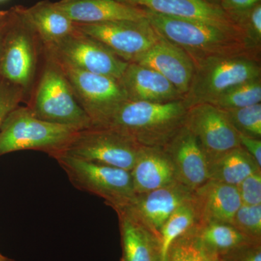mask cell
<instances>
[{"instance_id":"obj_24","label":"cell","mask_w":261,"mask_h":261,"mask_svg":"<svg viewBox=\"0 0 261 261\" xmlns=\"http://www.w3.org/2000/svg\"><path fill=\"white\" fill-rule=\"evenodd\" d=\"M195 231L204 247L216 256L244 244L260 241L245 236L228 223L208 222L197 224Z\"/></svg>"},{"instance_id":"obj_39","label":"cell","mask_w":261,"mask_h":261,"mask_svg":"<svg viewBox=\"0 0 261 261\" xmlns=\"http://www.w3.org/2000/svg\"><path fill=\"white\" fill-rule=\"evenodd\" d=\"M0 1H3V0H0Z\"/></svg>"},{"instance_id":"obj_8","label":"cell","mask_w":261,"mask_h":261,"mask_svg":"<svg viewBox=\"0 0 261 261\" xmlns=\"http://www.w3.org/2000/svg\"><path fill=\"white\" fill-rule=\"evenodd\" d=\"M53 60L64 73L77 100L90 118L92 126H102L116 108L128 99L119 80Z\"/></svg>"},{"instance_id":"obj_10","label":"cell","mask_w":261,"mask_h":261,"mask_svg":"<svg viewBox=\"0 0 261 261\" xmlns=\"http://www.w3.org/2000/svg\"><path fill=\"white\" fill-rule=\"evenodd\" d=\"M13 10V18L0 59V77L27 93L35 75L39 38L25 18L23 7H15Z\"/></svg>"},{"instance_id":"obj_28","label":"cell","mask_w":261,"mask_h":261,"mask_svg":"<svg viewBox=\"0 0 261 261\" xmlns=\"http://www.w3.org/2000/svg\"><path fill=\"white\" fill-rule=\"evenodd\" d=\"M224 111L228 121L238 134L261 139L260 103Z\"/></svg>"},{"instance_id":"obj_37","label":"cell","mask_w":261,"mask_h":261,"mask_svg":"<svg viewBox=\"0 0 261 261\" xmlns=\"http://www.w3.org/2000/svg\"><path fill=\"white\" fill-rule=\"evenodd\" d=\"M0 261H16V260H13V259H12V258H10V257L4 256V255H2V254H0Z\"/></svg>"},{"instance_id":"obj_27","label":"cell","mask_w":261,"mask_h":261,"mask_svg":"<svg viewBox=\"0 0 261 261\" xmlns=\"http://www.w3.org/2000/svg\"><path fill=\"white\" fill-rule=\"evenodd\" d=\"M195 228L173 240L168 247L165 261H217L196 234Z\"/></svg>"},{"instance_id":"obj_17","label":"cell","mask_w":261,"mask_h":261,"mask_svg":"<svg viewBox=\"0 0 261 261\" xmlns=\"http://www.w3.org/2000/svg\"><path fill=\"white\" fill-rule=\"evenodd\" d=\"M115 211L121 233V261H165L161 237L126 209Z\"/></svg>"},{"instance_id":"obj_22","label":"cell","mask_w":261,"mask_h":261,"mask_svg":"<svg viewBox=\"0 0 261 261\" xmlns=\"http://www.w3.org/2000/svg\"><path fill=\"white\" fill-rule=\"evenodd\" d=\"M23 14L32 25L43 47L57 42L75 30V23L58 9L54 3L44 0L29 8Z\"/></svg>"},{"instance_id":"obj_12","label":"cell","mask_w":261,"mask_h":261,"mask_svg":"<svg viewBox=\"0 0 261 261\" xmlns=\"http://www.w3.org/2000/svg\"><path fill=\"white\" fill-rule=\"evenodd\" d=\"M184 126L198 140L208 164L240 146L238 132L224 111L213 105L202 103L188 108Z\"/></svg>"},{"instance_id":"obj_35","label":"cell","mask_w":261,"mask_h":261,"mask_svg":"<svg viewBox=\"0 0 261 261\" xmlns=\"http://www.w3.org/2000/svg\"><path fill=\"white\" fill-rule=\"evenodd\" d=\"M261 0H221L219 5L228 14L250 9Z\"/></svg>"},{"instance_id":"obj_14","label":"cell","mask_w":261,"mask_h":261,"mask_svg":"<svg viewBox=\"0 0 261 261\" xmlns=\"http://www.w3.org/2000/svg\"><path fill=\"white\" fill-rule=\"evenodd\" d=\"M173 18L197 20L239 33L243 31L219 4L207 0H116Z\"/></svg>"},{"instance_id":"obj_15","label":"cell","mask_w":261,"mask_h":261,"mask_svg":"<svg viewBox=\"0 0 261 261\" xmlns=\"http://www.w3.org/2000/svg\"><path fill=\"white\" fill-rule=\"evenodd\" d=\"M163 149L172 161L178 181L192 191L210 180L207 158L195 136L185 126Z\"/></svg>"},{"instance_id":"obj_29","label":"cell","mask_w":261,"mask_h":261,"mask_svg":"<svg viewBox=\"0 0 261 261\" xmlns=\"http://www.w3.org/2000/svg\"><path fill=\"white\" fill-rule=\"evenodd\" d=\"M231 224L245 236L261 241V205L239 207Z\"/></svg>"},{"instance_id":"obj_1","label":"cell","mask_w":261,"mask_h":261,"mask_svg":"<svg viewBox=\"0 0 261 261\" xmlns=\"http://www.w3.org/2000/svg\"><path fill=\"white\" fill-rule=\"evenodd\" d=\"M145 10L147 20L154 29L186 51L194 65L225 57L260 56V48L243 34L203 22L165 16Z\"/></svg>"},{"instance_id":"obj_21","label":"cell","mask_w":261,"mask_h":261,"mask_svg":"<svg viewBox=\"0 0 261 261\" xmlns=\"http://www.w3.org/2000/svg\"><path fill=\"white\" fill-rule=\"evenodd\" d=\"M130 173L136 194L145 193L179 182L172 161L163 147H142Z\"/></svg>"},{"instance_id":"obj_7","label":"cell","mask_w":261,"mask_h":261,"mask_svg":"<svg viewBox=\"0 0 261 261\" xmlns=\"http://www.w3.org/2000/svg\"><path fill=\"white\" fill-rule=\"evenodd\" d=\"M141 149L142 146L118 130L92 126L79 130L63 154L130 171Z\"/></svg>"},{"instance_id":"obj_31","label":"cell","mask_w":261,"mask_h":261,"mask_svg":"<svg viewBox=\"0 0 261 261\" xmlns=\"http://www.w3.org/2000/svg\"><path fill=\"white\" fill-rule=\"evenodd\" d=\"M23 89L0 77V128L8 115L25 97Z\"/></svg>"},{"instance_id":"obj_23","label":"cell","mask_w":261,"mask_h":261,"mask_svg":"<svg viewBox=\"0 0 261 261\" xmlns=\"http://www.w3.org/2000/svg\"><path fill=\"white\" fill-rule=\"evenodd\" d=\"M208 171L210 180L238 187L250 175L261 171V168L240 146L209 163Z\"/></svg>"},{"instance_id":"obj_6","label":"cell","mask_w":261,"mask_h":261,"mask_svg":"<svg viewBox=\"0 0 261 261\" xmlns=\"http://www.w3.org/2000/svg\"><path fill=\"white\" fill-rule=\"evenodd\" d=\"M56 160L75 188L101 197L114 211L126 207L135 198L130 171L66 154Z\"/></svg>"},{"instance_id":"obj_11","label":"cell","mask_w":261,"mask_h":261,"mask_svg":"<svg viewBox=\"0 0 261 261\" xmlns=\"http://www.w3.org/2000/svg\"><path fill=\"white\" fill-rule=\"evenodd\" d=\"M75 29L102 43L128 63L137 61L161 38V34L147 18L92 24L75 23Z\"/></svg>"},{"instance_id":"obj_13","label":"cell","mask_w":261,"mask_h":261,"mask_svg":"<svg viewBox=\"0 0 261 261\" xmlns=\"http://www.w3.org/2000/svg\"><path fill=\"white\" fill-rule=\"evenodd\" d=\"M193 198L194 191L178 182L145 193L136 194L132 202L122 208L129 211L161 237V228L173 211Z\"/></svg>"},{"instance_id":"obj_32","label":"cell","mask_w":261,"mask_h":261,"mask_svg":"<svg viewBox=\"0 0 261 261\" xmlns=\"http://www.w3.org/2000/svg\"><path fill=\"white\" fill-rule=\"evenodd\" d=\"M217 261H261V241H253L216 255Z\"/></svg>"},{"instance_id":"obj_9","label":"cell","mask_w":261,"mask_h":261,"mask_svg":"<svg viewBox=\"0 0 261 261\" xmlns=\"http://www.w3.org/2000/svg\"><path fill=\"white\" fill-rule=\"evenodd\" d=\"M46 56L78 69L119 80L128 66L109 48L75 29L66 37L44 46Z\"/></svg>"},{"instance_id":"obj_16","label":"cell","mask_w":261,"mask_h":261,"mask_svg":"<svg viewBox=\"0 0 261 261\" xmlns=\"http://www.w3.org/2000/svg\"><path fill=\"white\" fill-rule=\"evenodd\" d=\"M134 63L159 72L183 97L195 72V65L186 51L161 35L159 42Z\"/></svg>"},{"instance_id":"obj_3","label":"cell","mask_w":261,"mask_h":261,"mask_svg":"<svg viewBox=\"0 0 261 261\" xmlns=\"http://www.w3.org/2000/svg\"><path fill=\"white\" fill-rule=\"evenodd\" d=\"M79 130L49 123L34 116L28 107L18 106L5 118L0 128V156L16 151H42L56 159Z\"/></svg>"},{"instance_id":"obj_2","label":"cell","mask_w":261,"mask_h":261,"mask_svg":"<svg viewBox=\"0 0 261 261\" xmlns=\"http://www.w3.org/2000/svg\"><path fill=\"white\" fill-rule=\"evenodd\" d=\"M183 99L154 103L127 99L102 126L128 136L142 147H163L185 124Z\"/></svg>"},{"instance_id":"obj_26","label":"cell","mask_w":261,"mask_h":261,"mask_svg":"<svg viewBox=\"0 0 261 261\" xmlns=\"http://www.w3.org/2000/svg\"><path fill=\"white\" fill-rule=\"evenodd\" d=\"M261 102V78L247 81L226 89L211 103L223 111L237 109Z\"/></svg>"},{"instance_id":"obj_20","label":"cell","mask_w":261,"mask_h":261,"mask_svg":"<svg viewBox=\"0 0 261 261\" xmlns=\"http://www.w3.org/2000/svg\"><path fill=\"white\" fill-rule=\"evenodd\" d=\"M194 202L199 224L223 222L231 224L242 205L238 187L209 180L194 191Z\"/></svg>"},{"instance_id":"obj_18","label":"cell","mask_w":261,"mask_h":261,"mask_svg":"<svg viewBox=\"0 0 261 261\" xmlns=\"http://www.w3.org/2000/svg\"><path fill=\"white\" fill-rule=\"evenodd\" d=\"M54 4L75 23L92 24L147 18L145 9L116 0H60Z\"/></svg>"},{"instance_id":"obj_25","label":"cell","mask_w":261,"mask_h":261,"mask_svg":"<svg viewBox=\"0 0 261 261\" xmlns=\"http://www.w3.org/2000/svg\"><path fill=\"white\" fill-rule=\"evenodd\" d=\"M199 224L198 215L193 200L178 207L166 220L161 230L164 257L173 240Z\"/></svg>"},{"instance_id":"obj_19","label":"cell","mask_w":261,"mask_h":261,"mask_svg":"<svg viewBox=\"0 0 261 261\" xmlns=\"http://www.w3.org/2000/svg\"><path fill=\"white\" fill-rule=\"evenodd\" d=\"M119 82L130 100L165 103L183 99V95L167 79L138 63H128Z\"/></svg>"},{"instance_id":"obj_4","label":"cell","mask_w":261,"mask_h":261,"mask_svg":"<svg viewBox=\"0 0 261 261\" xmlns=\"http://www.w3.org/2000/svg\"><path fill=\"white\" fill-rule=\"evenodd\" d=\"M261 78L260 56L243 55L216 58L195 65L190 87L183 102L188 108L214 102L226 89Z\"/></svg>"},{"instance_id":"obj_34","label":"cell","mask_w":261,"mask_h":261,"mask_svg":"<svg viewBox=\"0 0 261 261\" xmlns=\"http://www.w3.org/2000/svg\"><path fill=\"white\" fill-rule=\"evenodd\" d=\"M238 135L240 146L247 151L261 168V139L254 138L242 134Z\"/></svg>"},{"instance_id":"obj_36","label":"cell","mask_w":261,"mask_h":261,"mask_svg":"<svg viewBox=\"0 0 261 261\" xmlns=\"http://www.w3.org/2000/svg\"><path fill=\"white\" fill-rule=\"evenodd\" d=\"M13 15V8L5 11H0V59L3 54V48H4L5 40L9 31Z\"/></svg>"},{"instance_id":"obj_33","label":"cell","mask_w":261,"mask_h":261,"mask_svg":"<svg viewBox=\"0 0 261 261\" xmlns=\"http://www.w3.org/2000/svg\"><path fill=\"white\" fill-rule=\"evenodd\" d=\"M237 187L242 204L247 205H261V171L250 175Z\"/></svg>"},{"instance_id":"obj_38","label":"cell","mask_w":261,"mask_h":261,"mask_svg":"<svg viewBox=\"0 0 261 261\" xmlns=\"http://www.w3.org/2000/svg\"><path fill=\"white\" fill-rule=\"evenodd\" d=\"M207 1L211 2V3H216V4L219 5L220 2H221V0H207Z\"/></svg>"},{"instance_id":"obj_5","label":"cell","mask_w":261,"mask_h":261,"mask_svg":"<svg viewBox=\"0 0 261 261\" xmlns=\"http://www.w3.org/2000/svg\"><path fill=\"white\" fill-rule=\"evenodd\" d=\"M28 108L34 116L49 123L79 130L92 126L64 73L48 56L32 105Z\"/></svg>"},{"instance_id":"obj_30","label":"cell","mask_w":261,"mask_h":261,"mask_svg":"<svg viewBox=\"0 0 261 261\" xmlns=\"http://www.w3.org/2000/svg\"><path fill=\"white\" fill-rule=\"evenodd\" d=\"M243 31L247 39L261 48V3L250 9L228 14Z\"/></svg>"}]
</instances>
